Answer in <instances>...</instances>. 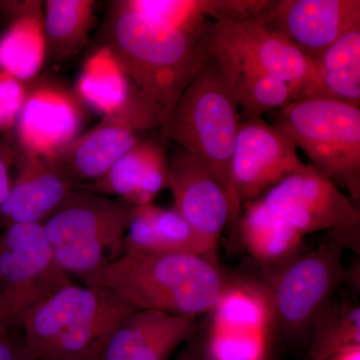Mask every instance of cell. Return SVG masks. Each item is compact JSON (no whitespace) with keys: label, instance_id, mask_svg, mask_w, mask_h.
Segmentation results:
<instances>
[{"label":"cell","instance_id":"cell-1","mask_svg":"<svg viewBox=\"0 0 360 360\" xmlns=\"http://www.w3.org/2000/svg\"><path fill=\"white\" fill-rule=\"evenodd\" d=\"M97 37L115 54L135 98L162 129L202 65V37L125 8L120 0L110 2Z\"/></svg>","mask_w":360,"mask_h":360},{"label":"cell","instance_id":"cell-2","mask_svg":"<svg viewBox=\"0 0 360 360\" xmlns=\"http://www.w3.org/2000/svg\"><path fill=\"white\" fill-rule=\"evenodd\" d=\"M241 118L231 86L214 58L206 52L175 104L167 123L158 130L162 141L174 142L195 156L224 186L236 224L241 213L232 180V161Z\"/></svg>","mask_w":360,"mask_h":360},{"label":"cell","instance_id":"cell-3","mask_svg":"<svg viewBox=\"0 0 360 360\" xmlns=\"http://www.w3.org/2000/svg\"><path fill=\"white\" fill-rule=\"evenodd\" d=\"M229 281L212 258L125 252L99 286L136 310L198 317L212 311Z\"/></svg>","mask_w":360,"mask_h":360},{"label":"cell","instance_id":"cell-4","mask_svg":"<svg viewBox=\"0 0 360 360\" xmlns=\"http://www.w3.org/2000/svg\"><path fill=\"white\" fill-rule=\"evenodd\" d=\"M135 309L103 286H65L28 311L23 340L35 360H94Z\"/></svg>","mask_w":360,"mask_h":360},{"label":"cell","instance_id":"cell-5","mask_svg":"<svg viewBox=\"0 0 360 360\" xmlns=\"http://www.w3.org/2000/svg\"><path fill=\"white\" fill-rule=\"evenodd\" d=\"M134 206L77 186L42 222L58 264L84 286H99L106 270L125 253Z\"/></svg>","mask_w":360,"mask_h":360},{"label":"cell","instance_id":"cell-6","mask_svg":"<svg viewBox=\"0 0 360 360\" xmlns=\"http://www.w3.org/2000/svg\"><path fill=\"white\" fill-rule=\"evenodd\" d=\"M274 112V125L302 148L312 167L359 203L360 108L335 98H309Z\"/></svg>","mask_w":360,"mask_h":360},{"label":"cell","instance_id":"cell-7","mask_svg":"<svg viewBox=\"0 0 360 360\" xmlns=\"http://www.w3.org/2000/svg\"><path fill=\"white\" fill-rule=\"evenodd\" d=\"M343 248L335 240L323 243L274 267L260 281L271 303L272 328L293 336L309 331L314 317L348 277Z\"/></svg>","mask_w":360,"mask_h":360},{"label":"cell","instance_id":"cell-8","mask_svg":"<svg viewBox=\"0 0 360 360\" xmlns=\"http://www.w3.org/2000/svg\"><path fill=\"white\" fill-rule=\"evenodd\" d=\"M72 284L58 264L41 224H18L0 233V298L11 326L39 303Z\"/></svg>","mask_w":360,"mask_h":360},{"label":"cell","instance_id":"cell-9","mask_svg":"<svg viewBox=\"0 0 360 360\" xmlns=\"http://www.w3.org/2000/svg\"><path fill=\"white\" fill-rule=\"evenodd\" d=\"M270 77L284 82L295 101L333 98L328 96L309 58L288 39L264 25V20L210 21L205 30Z\"/></svg>","mask_w":360,"mask_h":360},{"label":"cell","instance_id":"cell-10","mask_svg":"<svg viewBox=\"0 0 360 360\" xmlns=\"http://www.w3.org/2000/svg\"><path fill=\"white\" fill-rule=\"evenodd\" d=\"M15 123L16 155L51 156L82 134L86 110L73 90L49 77L28 84Z\"/></svg>","mask_w":360,"mask_h":360},{"label":"cell","instance_id":"cell-11","mask_svg":"<svg viewBox=\"0 0 360 360\" xmlns=\"http://www.w3.org/2000/svg\"><path fill=\"white\" fill-rule=\"evenodd\" d=\"M262 200L302 236L360 225L356 205L312 165L281 180Z\"/></svg>","mask_w":360,"mask_h":360},{"label":"cell","instance_id":"cell-12","mask_svg":"<svg viewBox=\"0 0 360 360\" xmlns=\"http://www.w3.org/2000/svg\"><path fill=\"white\" fill-rule=\"evenodd\" d=\"M307 167L283 130L262 117L241 120L232 161V180L240 206L262 198L281 180Z\"/></svg>","mask_w":360,"mask_h":360},{"label":"cell","instance_id":"cell-13","mask_svg":"<svg viewBox=\"0 0 360 360\" xmlns=\"http://www.w3.org/2000/svg\"><path fill=\"white\" fill-rule=\"evenodd\" d=\"M158 129L150 115L132 108L103 117L98 124L51 156L79 186L101 179L116 161L146 139L148 132Z\"/></svg>","mask_w":360,"mask_h":360},{"label":"cell","instance_id":"cell-14","mask_svg":"<svg viewBox=\"0 0 360 360\" xmlns=\"http://www.w3.org/2000/svg\"><path fill=\"white\" fill-rule=\"evenodd\" d=\"M167 158L175 210L217 253L222 232L234 222L226 191L210 168L184 149L176 146Z\"/></svg>","mask_w":360,"mask_h":360},{"label":"cell","instance_id":"cell-15","mask_svg":"<svg viewBox=\"0 0 360 360\" xmlns=\"http://www.w3.org/2000/svg\"><path fill=\"white\" fill-rule=\"evenodd\" d=\"M264 25L310 59L360 23L359 0H274Z\"/></svg>","mask_w":360,"mask_h":360},{"label":"cell","instance_id":"cell-16","mask_svg":"<svg viewBox=\"0 0 360 360\" xmlns=\"http://www.w3.org/2000/svg\"><path fill=\"white\" fill-rule=\"evenodd\" d=\"M18 174L2 210V229L42 224L78 186L52 156L16 155Z\"/></svg>","mask_w":360,"mask_h":360},{"label":"cell","instance_id":"cell-17","mask_svg":"<svg viewBox=\"0 0 360 360\" xmlns=\"http://www.w3.org/2000/svg\"><path fill=\"white\" fill-rule=\"evenodd\" d=\"M195 329V316L135 310L94 360H168Z\"/></svg>","mask_w":360,"mask_h":360},{"label":"cell","instance_id":"cell-18","mask_svg":"<svg viewBox=\"0 0 360 360\" xmlns=\"http://www.w3.org/2000/svg\"><path fill=\"white\" fill-rule=\"evenodd\" d=\"M168 181L169 165L165 142L158 134V137L142 139L101 179L78 186L120 198L135 207L153 203L156 196L168 188Z\"/></svg>","mask_w":360,"mask_h":360},{"label":"cell","instance_id":"cell-19","mask_svg":"<svg viewBox=\"0 0 360 360\" xmlns=\"http://www.w3.org/2000/svg\"><path fill=\"white\" fill-rule=\"evenodd\" d=\"M0 13L7 20L0 33V71L30 84L46 61L44 2L0 1Z\"/></svg>","mask_w":360,"mask_h":360},{"label":"cell","instance_id":"cell-20","mask_svg":"<svg viewBox=\"0 0 360 360\" xmlns=\"http://www.w3.org/2000/svg\"><path fill=\"white\" fill-rule=\"evenodd\" d=\"M205 51L213 56L226 78L245 120L262 117L295 101L284 82L270 77L229 45L203 32Z\"/></svg>","mask_w":360,"mask_h":360},{"label":"cell","instance_id":"cell-21","mask_svg":"<svg viewBox=\"0 0 360 360\" xmlns=\"http://www.w3.org/2000/svg\"><path fill=\"white\" fill-rule=\"evenodd\" d=\"M125 252L193 255L212 258L215 252L175 208L135 206L124 239Z\"/></svg>","mask_w":360,"mask_h":360},{"label":"cell","instance_id":"cell-22","mask_svg":"<svg viewBox=\"0 0 360 360\" xmlns=\"http://www.w3.org/2000/svg\"><path fill=\"white\" fill-rule=\"evenodd\" d=\"M73 92L85 108L103 117L132 108L146 111L153 117L135 98L122 66L115 54L103 44H97L85 58Z\"/></svg>","mask_w":360,"mask_h":360},{"label":"cell","instance_id":"cell-23","mask_svg":"<svg viewBox=\"0 0 360 360\" xmlns=\"http://www.w3.org/2000/svg\"><path fill=\"white\" fill-rule=\"evenodd\" d=\"M236 224L246 252L260 264L274 269L302 253V234L272 212L262 198L241 206Z\"/></svg>","mask_w":360,"mask_h":360},{"label":"cell","instance_id":"cell-24","mask_svg":"<svg viewBox=\"0 0 360 360\" xmlns=\"http://www.w3.org/2000/svg\"><path fill=\"white\" fill-rule=\"evenodd\" d=\"M210 328L269 335L272 328L269 296L262 281L231 279L210 311Z\"/></svg>","mask_w":360,"mask_h":360},{"label":"cell","instance_id":"cell-25","mask_svg":"<svg viewBox=\"0 0 360 360\" xmlns=\"http://www.w3.org/2000/svg\"><path fill=\"white\" fill-rule=\"evenodd\" d=\"M96 6L94 0L44 1L46 61L63 63L89 44Z\"/></svg>","mask_w":360,"mask_h":360},{"label":"cell","instance_id":"cell-26","mask_svg":"<svg viewBox=\"0 0 360 360\" xmlns=\"http://www.w3.org/2000/svg\"><path fill=\"white\" fill-rule=\"evenodd\" d=\"M310 61L329 96L360 108V23Z\"/></svg>","mask_w":360,"mask_h":360},{"label":"cell","instance_id":"cell-27","mask_svg":"<svg viewBox=\"0 0 360 360\" xmlns=\"http://www.w3.org/2000/svg\"><path fill=\"white\" fill-rule=\"evenodd\" d=\"M307 360H329L360 347V307L348 300H331L314 317Z\"/></svg>","mask_w":360,"mask_h":360},{"label":"cell","instance_id":"cell-28","mask_svg":"<svg viewBox=\"0 0 360 360\" xmlns=\"http://www.w3.org/2000/svg\"><path fill=\"white\" fill-rule=\"evenodd\" d=\"M266 347V333L210 328L205 350L208 360H262Z\"/></svg>","mask_w":360,"mask_h":360},{"label":"cell","instance_id":"cell-29","mask_svg":"<svg viewBox=\"0 0 360 360\" xmlns=\"http://www.w3.org/2000/svg\"><path fill=\"white\" fill-rule=\"evenodd\" d=\"M27 91V84L0 71V132L14 129Z\"/></svg>","mask_w":360,"mask_h":360},{"label":"cell","instance_id":"cell-30","mask_svg":"<svg viewBox=\"0 0 360 360\" xmlns=\"http://www.w3.org/2000/svg\"><path fill=\"white\" fill-rule=\"evenodd\" d=\"M14 146L0 139V231L2 229V210L11 187V169L15 163Z\"/></svg>","mask_w":360,"mask_h":360},{"label":"cell","instance_id":"cell-31","mask_svg":"<svg viewBox=\"0 0 360 360\" xmlns=\"http://www.w3.org/2000/svg\"><path fill=\"white\" fill-rule=\"evenodd\" d=\"M0 360H35L25 340L18 338L8 326H0Z\"/></svg>","mask_w":360,"mask_h":360},{"label":"cell","instance_id":"cell-32","mask_svg":"<svg viewBox=\"0 0 360 360\" xmlns=\"http://www.w3.org/2000/svg\"><path fill=\"white\" fill-rule=\"evenodd\" d=\"M176 360H208L207 355H206L205 345L203 347L202 342L194 341V342L184 347Z\"/></svg>","mask_w":360,"mask_h":360},{"label":"cell","instance_id":"cell-33","mask_svg":"<svg viewBox=\"0 0 360 360\" xmlns=\"http://www.w3.org/2000/svg\"><path fill=\"white\" fill-rule=\"evenodd\" d=\"M329 360H360V347H354L343 350Z\"/></svg>","mask_w":360,"mask_h":360},{"label":"cell","instance_id":"cell-34","mask_svg":"<svg viewBox=\"0 0 360 360\" xmlns=\"http://www.w3.org/2000/svg\"><path fill=\"white\" fill-rule=\"evenodd\" d=\"M0 326H6L11 328L7 322L6 310H4V304H2L1 298H0Z\"/></svg>","mask_w":360,"mask_h":360}]
</instances>
